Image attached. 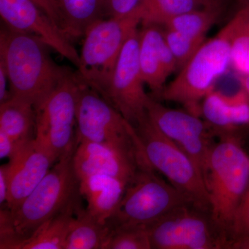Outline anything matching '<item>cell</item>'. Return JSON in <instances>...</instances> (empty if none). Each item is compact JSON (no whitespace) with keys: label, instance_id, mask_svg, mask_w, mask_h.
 Returning a JSON list of instances; mask_svg holds the SVG:
<instances>
[{"label":"cell","instance_id":"cell-1","mask_svg":"<svg viewBox=\"0 0 249 249\" xmlns=\"http://www.w3.org/2000/svg\"><path fill=\"white\" fill-rule=\"evenodd\" d=\"M49 49L35 36L1 28L0 61L7 72L11 98L37 107L70 72L54 61Z\"/></svg>","mask_w":249,"mask_h":249},{"label":"cell","instance_id":"cell-2","mask_svg":"<svg viewBox=\"0 0 249 249\" xmlns=\"http://www.w3.org/2000/svg\"><path fill=\"white\" fill-rule=\"evenodd\" d=\"M74 152V151H73ZM73 152L60 159L16 211L1 209L0 249H15L79 193Z\"/></svg>","mask_w":249,"mask_h":249},{"label":"cell","instance_id":"cell-3","mask_svg":"<svg viewBox=\"0 0 249 249\" xmlns=\"http://www.w3.org/2000/svg\"><path fill=\"white\" fill-rule=\"evenodd\" d=\"M203 168L211 214L230 242L232 222L249 187V155L234 132L219 134Z\"/></svg>","mask_w":249,"mask_h":249},{"label":"cell","instance_id":"cell-4","mask_svg":"<svg viewBox=\"0 0 249 249\" xmlns=\"http://www.w3.org/2000/svg\"><path fill=\"white\" fill-rule=\"evenodd\" d=\"M234 21L231 19L217 36L205 41L178 76L165 87L160 100L183 105L201 116V103L213 89L214 82L231 67Z\"/></svg>","mask_w":249,"mask_h":249},{"label":"cell","instance_id":"cell-5","mask_svg":"<svg viewBox=\"0 0 249 249\" xmlns=\"http://www.w3.org/2000/svg\"><path fill=\"white\" fill-rule=\"evenodd\" d=\"M141 23L136 9L124 17L99 19L85 31L76 73L104 98L124 43Z\"/></svg>","mask_w":249,"mask_h":249},{"label":"cell","instance_id":"cell-6","mask_svg":"<svg viewBox=\"0 0 249 249\" xmlns=\"http://www.w3.org/2000/svg\"><path fill=\"white\" fill-rule=\"evenodd\" d=\"M134 128L149 166L164 175L192 204L211 212L202 173L189 155L163 135L147 116Z\"/></svg>","mask_w":249,"mask_h":249},{"label":"cell","instance_id":"cell-7","mask_svg":"<svg viewBox=\"0 0 249 249\" xmlns=\"http://www.w3.org/2000/svg\"><path fill=\"white\" fill-rule=\"evenodd\" d=\"M186 203L191 202L171 183L157 176L155 170L139 168L107 223L111 230L147 226Z\"/></svg>","mask_w":249,"mask_h":249},{"label":"cell","instance_id":"cell-8","mask_svg":"<svg viewBox=\"0 0 249 249\" xmlns=\"http://www.w3.org/2000/svg\"><path fill=\"white\" fill-rule=\"evenodd\" d=\"M153 249H229L230 242L211 212L191 203L181 205L146 226Z\"/></svg>","mask_w":249,"mask_h":249},{"label":"cell","instance_id":"cell-9","mask_svg":"<svg viewBox=\"0 0 249 249\" xmlns=\"http://www.w3.org/2000/svg\"><path fill=\"white\" fill-rule=\"evenodd\" d=\"M80 78L70 70L58 86L36 108L35 139L50 150L57 161L76 145V103Z\"/></svg>","mask_w":249,"mask_h":249},{"label":"cell","instance_id":"cell-10","mask_svg":"<svg viewBox=\"0 0 249 249\" xmlns=\"http://www.w3.org/2000/svg\"><path fill=\"white\" fill-rule=\"evenodd\" d=\"M76 127V142H101L130 147L139 144L138 134L134 126L110 103L80 78Z\"/></svg>","mask_w":249,"mask_h":249},{"label":"cell","instance_id":"cell-11","mask_svg":"<svg viewBox=\"0 0 249 249\" xmlns=\"http://www.w3.org/2000/svg\"><path fill=\"white\" fill-rule=\"evenodd\" d=\"M139 51L137 29L124 43L105 96L134 127L147 117V103L150 97L144 89Z\"/></svg>","mask_w":249,"mask_h":249},{"label":"cell","instance_id":"cell-12","mask_svg":"<svg viewBox=\"0 0 249 249\" xmlns=\"http://www.w3.org/2000/svg\"><path fill=\"white\" fill-rule=\"evenodd\" d=\"M146 110L154 125L186 152L202 173L213 143L211 137L214 135L207 123L189 111L165 107L152 96L147 101Z\"/></svg>","mask_w":249,"mask_h":249},{"label":"cell","instance_id":"cell-13","mask_svg":"<svg viewBox=\"0 0 249 249\" xmlns=\"http://www.w3.org/2000/svg\"><path fill=\"white\" fill-rule=\"evenodd\" d=\"M0 16L6 27L35 36L76 68L79 66L80 53L71 39L31 0H0Z\"/></svg>","mask_w":249,"mask_h":249},{"label":"cell","instance_id":"cell-14","mask_svg":"<svg viewBox=\"0 0 249 249\" xmlns=\"http://www.w3.org/2000/svg\"><path fill=\"white\" fill-rule=\"evenodd\" d=\"M143 160L140 142L130 147L112 143L76 142L73 165L78 180L94 174L109 175L129 183Z\"/></svg>","mask_w":249,"mask_h":249},{"label":"cell","instance_id":"cell-15","mask_svg":"<svg viewBox=\"0 0 249 249\" xmlns=\"http://www.w3.org/2000/svg\"><path fill=\"white\" fill-rule=\"evenodd\" d=\"M57 162L50 150L34 138L6 165L9 191L6 208L16 211Z\"/></svg>","mask_w":249,"mask_h":249},{"label":"cell","instance_id":"cell-16","mask_svg":"<svg viewBox=\"0 0 249 249\" xmlns=\"http://www.w3.org/2000/svg\"><path fill=\"white\" fill-rule=\"evenodd\" d=\"M139 55L144 83L151 89L153 98L159 101L167 78L178 71L176 60L165 41L161 26L142 25L139 30Z\"/></svg>","mask_w":249,"mask_h":249},{"label":"cell","instance_id":"cell-17","mask_svg":"<svg viewBox=\"0 0 249 249\" xmlns=\"http://www.w3.org/2000/svg\"><path fill=\"white\" fill-rule=\"evenodd\" d=\"M201 116L217 135L249 124V101L245 90L241 87L231 96L211 90L201 101Z\"/></svg>","mask_w":249,"mask_h":249},{"label":"cell","instance_id":"cell-18","mask_svg":"<svg viewBox=\"0 0 249 249\" xmlns=\"http://www.w3.org/2000/svg\"><path fill=\"white\" fill-rule=\"evenodd\" d=\"M80 195L88 203L86 211L99 222L107 223L114 213L128 183L109 175H89L79 180Z\"/></svg>","mask_w":249,"mask_h":249},{"label":"cell","instance_id":"cell-19","mask_svg":"<svg viewBox=\"0 0 249 249\" xmlns=\"http://www.w3.org/2000/svg\"><path fill=\"white\" fill-rule=\"evenodd\" d=\"M76 196L30 236L21 241L15 249H64L78 209Z\"/></svg>","mask_w":249,"mask_h":249},{"label":"cell","instance_id":"cell-20","mask_svg":"<svg viewBox=\"0 0 249 249\" xmlns=\"http://www.w3.org/2000/svg\"><path fill=\"white\" fill-rule=\"evenodd\" d=\"M36 108L31 103L11 98L0 104V131L26 145L35 138Z\"/></svg>","mask_w":249,"mask_h":249},{"label":"cell","instance_id":"cell-21","mask_svg":"<svg viewBox=\"0 0 249 249\" xmlns=\"http://www.w3.org/2000/svg\"><path fill=\"white\" fill-rule=\"evenodd\" d=\"M111 231L107 222H99L86 210L78 209L64 249H106Z\"/></svg>","mask_w":249,"mask_h":249},{"label":"cell","instance_id":"cell-22","mask_svg":"<svg viewBox=\"0 0 249 249\" xmlns=\"http://www.w3.org/2000/svg\"><path fill=\"white\" fill-rule=\"evenodd\" d=\"M63 29L71 40L84 36L93 23L103 19L102 0H56Z\"/></svg>","mask_w":249,"mask_h":249},{"label":"cell","instance_id":"cell-23","mask_svg":"<svg viewBox=\"0 0 249 249\" xmlns=\"http://www.w3.org/2000/svg\"><path fill=\"white\" fill-rule=\"evenodd\" d=\"M211 6H222L210 0H142L137 6L142 25L165 26L178 15Z\"/></svg>","mask_w":249,"mask_h":249},{"label":"cell","instance_id":"cell-24","mask_svg":"<svg viewBox=\"0 0 249 249\" xmlns=\"http://www.w3.org/2000/svg\"><path fill=\"white\" fill-rule=\"evenodd\" d=\"M221 9L222 6H211L184 13L170 19L164 27L190 37L206 40L208 31L219 19Z\"/></svg>","mask_w":249,"mask_h":249},{"label":"cell","instance_id":"cell-25","mask_svg":"<svg viewBox=\"0 0 249 249\" xmlns=\"http://www.w3.org/2000/svg\"><path fill=\"white\" fill-rule=\"evenodd\" d=\"M232 19L231 68L242 76L246 74V63L249 53V8H240Z\"/></svg>","mask_w":249,"mask_h":249},{"label":"cell","instance_id":"cell-26","mask_svg":"<svg viewBox=\"0 0 249 249\" xmlns=\"http://www.w3.org/2000/svg\"><path fill=\"white\" fill-rule=\"evenodd\" d=\"M146 226L112 229L106 249H151Z\"/></svg>","mask_w":249,"mask_h":249},{"label":"cell","instance_id":"cell-27","mask_svg":"<svg viewBox=\"0 0 249 249\" xmlns=\"http://www.w3.org/2000/svg\"><path fill=\"white\" fill-rule=\"evenodd\" d=\"M165 41L175 57L179 71L193 58L205 42L204 39L195 38L184 35L178 31L165 29Z\"/></svg>","mask_w":249,"mask_h":249},{"label":"cell","instance_id":"cell-28","mask_svg":"<svg viewBox=\"0 0 249 249\" xmlns=\"http://www.w3.org/2000/svg\"><path fill=\"white\" fill-rule=\"evenodd\" d=\"M249 237V187L236 211L230 232V248L232 242Z\"/></svg>","mask_w":249,"mask_h":249},{"label":"cell","instance_id":"cell-29","mask_svg":"<svg viewBox=\"0 0 249 249\" xmlns=\"http://www.w3.org/2000/svg\"><path fill=\"white\" fill-rule=\"evenodd\" d=\"M142 0H102L103 18L124 17L132 14Z\"/></svg>","mask_w":249,"mask_h":249},{"label":"cell","instance_id":"cell-30","mask_svg":"<svg viewBox=\"0 0 249 249\" xmlns=\"http://www.w3.org/2000/svg\"><path fill=\"white\" fill-rule=\"evenodd\" d=\"M26 145L27 144L22 145L19 143L4 132L0 131V157L1 159L8 158L9 160H13Z\"/></svg>","mask_w":249,"mask_h":249},{"label":"cell","instance_id":"cell-31","mask_svg":"<svg viewBox=\"0 0 249 249\" xmlns=\"http://www.w3.org/2000/svg\"><path fill=\"white\" fill-rule=\"evenodd\" d=\"M31 1L35 3L42 11H45L51 19L64 31L62 18L56 0H31Z\"/></svg>","mask_w":249,"mask_h":249},{"label":"cell","instance_id":"cell-32","mask_svg":"<svg viewBox=\"0 0 249 249\" xmlns=\"http://www.w3.org/2000/svg\"><path fill=\"white\" fill-rule=\"evenodd\" d=\"M9 86V78L4 63L0 61V104L6 102L11 98V93L8 89Z\"/></svg>","mask_w":249,"mask_h":249},{"label":"cell","instance_id":"cell-33","mask_svg":"<svg viewBox=\"0 0 249 249\" xmlns=\"http://www.w3.org/2000/svg\"><path fill=\"white\" fill-rule=\"evenodd\" d=\"M9 182H8L6 165H1L0 168V204L5 206L7 201Z\"/></svg>","mask_w":249,"mask_h":249},{"label":"cell","instance_id":"cell-34","mask_svg":"<svg viewBox=\"0 0 249 249\" xmlns=\"http://www.w3.org/2000/svg\"><path fill=\"white\" fill-rule=\"evenodd\" d=\"M231 249H249V238L241 239L232 242Z\"/></svg>","mask_w":249,"mask_h":249},{"label":"cell","instance_id":"cell-35","mask_svg":"<svg viewBox=\"0 0 249 249\" xmlns=\"http://www.w3.org/2000/svg\"><path fill=\"white\" fill-rule=\"evenodd\" d=\"M240 81L242 88L245 90L249 101V73L245 75V76H241Z\"/></svg>","mask_w":249,"mask_h":249},{"label":"cell","instance_id":"cell-36","mask_svg":"<svg viewBox=\"0 0 249 249\" xmlns=\"http://www.w3.org/2000/svg\"><path fill=\"white\" fill-rule=\"evenodd\" d=\"M238 3L240 8L248 7L249 8V0H236Z\"/></svg>","mask_w":249,"mask_h":249},{"label":"cell","instance_id":"cell-37","mask_svg":"<svg viewBox=\"0 0 249 249\" xmlns=\"http://www.w3.org/2000/svg\"><path fill=\"white\" fill-rule=\"evenodd\" d=\"M249 73V53L248 55V57H247V63H246V74H248Z\"/></svg>","mask_w":249,"mask_h":249},{"label":"cell","instance_id":"cell-38","mask_svg":"<svg viewBox=\"0 0 249 249\" xmlns=\"http://www.w3.org/2000/svg\"><path fill=\"white\" fill-rule=\"evenodd\" d=\"M210 1H213V2L217 3V4H222L224 0H210Z\"/></svg>","mask_w":249,"mask_h":249}]
</instances>
